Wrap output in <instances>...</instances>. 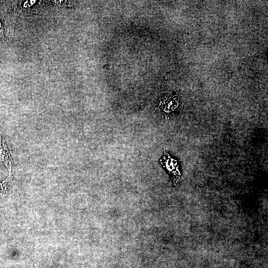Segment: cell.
<instances>
[{"label": "cell", "mask_w": 268, "mask_h": 268, "mask_svg": "<svg viewBox=\"0 0 268 268\" xmlns=\"http://www.w3.org/2000/svg\"><path fill=\"white\" fill-rule=\"evenodd\" d=\"M12 157L5 142L0 137V163L4 164L10 173Z\"/></svg>", "instance_id": "cell-3"}, {"label": "cell", "mask_w": 268, "mask_h": 268, "mask_svg": "<svg viewBox=\"0 0 268 268\" xmlns=\"http://www.w3.org/2000/svg\"><path fill=\"white\" fill-rule=\"evenodd\" d=\"M180 105V99L176 95H166L159 100L156 110L161 113L166 119Z\"/></svg>", "instance_id": "cell-2"}, {"label": "cell", "mask_w": 268, "mask_h": 268, "mask_svg": "<svg viewBox=\"0 0 268 268\" xmlns=\"http://www.w3.org/2000/svg\"><path fill=\"white\" fill-rule=\"evenodd\" d=\"M160 163L170 174L175 185L181 179L180 166L177 160L171 157L165 150L159 160Z\"/></svg>", "instance_id": "cell-1"}, {"label": "cell", "mask_w": 268, "mask_h": 268, "mask_svg": "<svg viewBox=\"0 0 268 268\" xmlns=\"http://www.w3.org/2000/svg\"><path fill=\"white\" fill-rule=\"evenodd\" d=\"M8 180V178L6 179L5 181H3L2 183H0V194L4 192L5 189H6V185L7 184V181Z\"/></svg>", "instance_id": "cell-4"}]
</instances>
